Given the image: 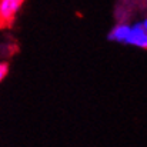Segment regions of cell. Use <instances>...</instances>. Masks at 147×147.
I'll list each match as a JSON object with an SVG mask.
<instances>
[{
	"instance_id": "cell-4",
	"label": "cell",
	"mask_w": 147,
	"mask_h": 147,
	"mask_svg": "<svg viewBox=\"0 0 147 147\" xmlns=\"http://www.w3.org/2000/svg\"><path fill=\"white\" fill-rule=\"evenodd\" d=\"M7 71H9L7 64H6V63H3V61H0V82L7 76Z\"/></svg>"
},
{
	"instance_id": "cell-1",
	"label": "cell",
	"mask_w": 147,
	"mask_h": 147,
	"mask_svg": "<svg viewBox=\"0 0 147 147\" xmlns=\"http://www.w3.org/2000/svg\"><path fill=\"white\" fill-rule=\"evenodd\" d=\"M24 0H0V27L9 26Z\"/></svg>"
},
{
	"instance_id": "cell-2",
	"label": "cell",
	"mask_w": 147,
	"mask_h": 147,
	"mask_svg": "<svg viewBox=\"0 0 147 147\" xmlns=\"http://www.w3.org/2000/svg\"><path fill=\"white\" fill-rule=\"evenodd\" d=\"M126 45L136 46L140 49H147V30L143 27L142 23L131 26V32L126 40Z\"/></svg>"
},
{
	"instance_id": "cell-5",
	"label": "cell",
	"mask_w": 147,
	"mask_h": 147,
	"mask_svg": "<svg viewBox=\"0 0 147 147\" xmlns=\"http://www.w3.org/2000/svg\"><path fill=\"white\" fill-rule=\"evenodd\" d=\"M142 24H143V27H144V29L147 30V17L144 19V20H143V22H142Z\"/></svg>"
},
{
	"instance_id": "cell-3",
	"label": "cell",
	"mask_w": 147,
	"mask_h": 147,
	"mask_svg": "<svg viewBox=\"0 0 147 147\" xmlns=\"http://www.w3.org/2000/svg\"><path fill=\"white\" fill-rule=\"evenodd\" d=\"M130 32H131V26L130 24H127V23H119V24H116L110 30L109 40L117 42V43H124L126 45V40H127Z\"/></svg>"
}]
</instances>
